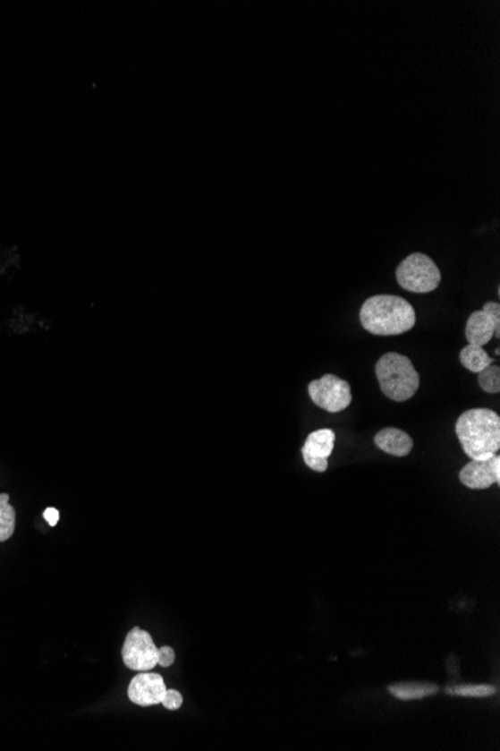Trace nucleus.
<instances>
[{
  "label": "nucleus",
  "mask_w": 500,
  "mask_h": 751,
  "mask_svg": "<svg viewBox=\"0 0 500 751\" xmlns=\"http://www.w3.org/2000/svg\"><path fill=\"white\" fill-rule=\"evenodd\" d=\"M463 452L472 461H490L500 448V417L487 408L464 411L455 423Z\"/></svg>",
  "instance_id": "obj_1"
},
{
  "label": "nucleus",
  "mask_w": 500,
  "mask_h": 751,
  "mask_svg": "<svg viewBox=\"0 0 500 751\" xmlns=\"http://www.w3.org/2000/svg\"><path fill=\"white\" fill-rule=\"evenodd\" d=\"M360 321L369 333L377 337H395L413 329L417 314L412 304L393 294L372 295L360 311Z\"/></svg>",
  "instance_id": "obj_2"
},
{
  "label": "nucleus",
  "mask_w": 500,
  "mask_h": 751,
  "mask_svg": "<svg viewBox=\"0 0 500 751\" xmlns=\"http://www.w3.org/2000/svg\"><path fill=\"white\" fill-rule=\"evenodd\" d=\"M377 379L381 390L391 401L404 402L418 392L419 373L408 355L386 353L377 360Z\"/></svg>",
  "instance_id": "obj_3"
},
{
  "label": "nucleus",
  "mask_w": 500,
  "mask_h": 751,
  "mask_svg": "<svg viewBox=\"0 0 500 751\" xmlns=\"http://www.w3.org/2000/svg\"><path fill=\"white\" fill-rule=\"evenodd\" d=\"M399 286L409 293H432L442 281L441 270L436 263L426 254H411L399 264L395 270Z\"/></svg>",
  "instance_id": "obj_4"
},
{
  "label": "nucleus",
  "mask_w": 500,
  "mask_h": 751,
  "mask_svg": "<svg viewBox=\"0 0 500 751\" xmlns=\"http://www.w3.org/2000/svg\"><path fill=\"white\" fill-rule=\"evenodd\" d=\"M122 659L126 668L135 672H148L157 668L159 648L153 642L150 633L133 627L124 639Z\"/></svg>",
  "instance_id": "obj_5"
},
{
  "label": "nucleus",
  "mask_w": 500,
  "mask_h": 751,
  "mask_svg": "<svg viewBox=\"0 0 500 751\" xmlns=\"http://www.w3.org/2000/svg\"><path fill=\"white\" fill-rule=\"evenodd\" d=\"M309 397L315 405L328 413H340L351 405L352 395L348 381L326 373L309 384Z\"/></svg>",
  "instance_id": "obj_6"
},
{
  "label": "nucleus",
  "mask_w": 500,
  "mask_h": 751,
  "mask_svg": "<svg viewBox=\"0 0 500 751\" xmlns=\"http://www.w3.org/2000/svg\"><path fill=\"white\" fill-rule=\"evenodd\" d=\"M469 344L484 346L491 337H500V306L496 302H487L481 311L470 314L464 329Z\"/></svg>",
  "instance_id": "obj_7"
},
{
  "label": "nucleus",
  "mask_w": 500,
  "mask_h": 751,
  "mask_svg": "<svg viewBox=\"0 0 500 751\" xmlns=\"http://www.w3.org/2000/svg\"><path fill=\"white\" fill-rule=\"evenodd\" d=\"M335 433L331 429H318L309 433L301 455L303 461L310 470L326 473L328 468V457L335 450Z\"/></svg>",
  "instance_id": "obj_8"
},
{
  "label": "nucleus",
  "mask_w": 500,
  "mask_h": 751,
  "mask_svg": "<svg viewBox=\"0 0 500 751\" xmlns=\"http://www.w3.org/2000/svg\"><path fill=\"white\" fill-rule=\"evenodd\" d=\"M165 681L159 673L140 672L129 684L128 696L132 704L140 706H153L162 704L165 697Z\"/></svg>",
  "instance_id": "obj_9"
},
{
  "label": "nucleus",
  "mask_w": 500,
  "mask_h": 751,
  "mask_svg": "<svg viewBox=\"0 0 500 751\" xmlns=\"http://www.w3.org/2000/svg\"><path fill=\"white\" fill-rule=\"evenodd\" d=\"M460 482L466 488H491V484L500 483V457L496 455L490 461H470L460 471Z\"/></svg>",
  "instance_id": "obj_10"
},
{
  "label": "nucleus",
  "mask_w": 500,
  "mask_h": 751,
  "mask_svg": "<svg viewBox=\"0 0 500 751\" xmlns=\"http://www.w3.org/2000/svg\"><path fill=\"white\" fill-rule=\"evenodd\" d=\"M375 444L382 452L393 455V457H408L412 452L413 441L408 433L402 429L386 428L379 431L375 437Z\"/></svg>",
  "instance_id": "obj_11"
},
{
  "label": "nucleus",
  "mask_w": 500,
  "mask_h": 751,
  "mask_svg": "<svg viewBox=\"0 0 500 751\" xmlns=\"http://www.w3.org/2000/svg\"><path fill=\"white\" fill-rule=\"evenodd\" d=\"M388 692L399 701H419L439 692V687L430 682H397L388 687Z\"/></svg>",
  "instance_id": "obj_12"
},
{
  "label": "nucleus",
  "mask_w": 500,
  "mask_h": 751,
  "mask_svg": "<svg viewBox=\"0 0 500 751\" xmlns=\"http://www.w3.org/2000/svg\"><path fill=\"white\" fill-rule=\"evenodd\" d=\"M460 362L464 368L473 373H479L487 366L495 363V360L487 354V351L482 346H472V344H468L463 350L460 351Z\"/></svg>",
  "instance_id": "obj_13"
},
{
  "label": "nucleus",
  "mask_w": 500,
  "mask_h": 751,
  "mask_svg": "<svg viewBox=\"0 0 500 751\" xmlns=\"http://www.w3.org/2000/svg\"><path fill=\"white\" fill-rule=\"evenodd\" d=\"M15 531V510L10 504V495L0 493V542L10 540Z\"/></svg>",
  "instance_id": "obj_14"
},
{
  "label": "nucleus",
  "mask_w": 500,
  "mask_h": 751,
  "mask_svg": "<svg viewBox=\"0 0 500 751\" xmlns=\"http://www.w3.org/2000/svg\"><path fill=\"white\" fill-rule=\"evenodd\" d=\"M496 687L490 684H464L446 688V693L451 696L488 697L496 695Z\"/></svg>",
  "instance_id": "obj_15"
},
{
  "label": "nucleus",
  "mask_w": 500,
  "mask_h": 751,
  "mask_svg": "<svg viewBox=\"0 0 500 751\" xmlns=\"http://www.w3.org/2000/svg\"><path fill=\"white\" fill-rule=\"evenodd\" d=\"M478 383L479 388L486 393L500 392V366L491 363L484 371L478 373Z\"/></svg>",
  "instance_id": "obj_16"
},
{
  "label": "nucleus",
  "mask_w": 500,
  "mask_h": 751,
  "mask_svg": "<svg viewBox=\"0 0 500 751\" xmlns=\"http://www.w3.org/2000/svg\"><path fill=\"white\" fill-rule=\"evenodd\" d=\"M162 705L165 706L166 710H180L182 705H183L182 693L177 692V690H173V688H168L165 693V697L162 699Z\"/></svg>",
  "instance_id": "obj_17"
},
{
  "label": "nucleus",
  "mask_w": 500,
  "mask_h": 751,
  "mask_svg": "<svg viewBox=\"0 0 500 751\" xmlns=\"http://www.w3.org/2000/svg\"><path fill=\"white\" fill-rule=\"evenodd\" d=\"M175 661V653L171 646H162L159 648V660H157V666L162 668H170L171 664Z\"/></svg>",
  "instance_id": "obj_18"
},
{
  "label": "nucleus",
  "mask_w": 500,
  "mask_h": 751,
  "mask_svg": "<svg viewBox=\"0 0 500 751\" xmlns=\"http://www.w3.org/2000/svg\"><path fill=\"white\" fill-rule=\"evenodd\" d=\"M44 519L48 522V525L50 526L57 525V522H59V510L55 508H46V512H44Z\"/></svg>",
  "instance_id": "obj_19"
}]
</instances>
